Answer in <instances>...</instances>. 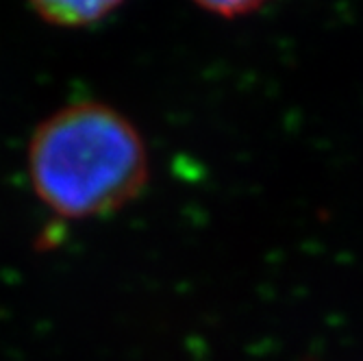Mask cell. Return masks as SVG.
<instances>
[{
	"label": "cell",
	"instance_id": "1",
	"mask_svg": "<svg viewBox=\"0 0 363 361\" xmlns=\"http://www.w3.org/2000/svg\"><path fill=\"white\" fill-rule=\"evenodd\" d=\"M150 161L135 124L85 101L48 116L28 144V177L40 203L63 220L120 211L148 183Z\"/></svg>",
	"mask_w": 363,
	"mask_h": 361
},
{
	"label": "cell",
	"instance_id": "2",
	"mask_svg": "<svg viewBox=\"0 0 363 361\" xmlns=\"http://www.w3.org/2000/svg\"><path fill=\"white\" fill-rule=\"evenodd\" d=\"M35 13L57 26H87L116 11L122 0H28Z\"/></svg>",
	"mask_w": 363,
	"mask_h": 361
},
{
	"label": "cell",
	"instance_id": "3",
	"mask_svg": "<svg viewBox=\"0 0 363 361\" xmlns=\"http://www.w3.org/2000/svg\"><path fill=\"white\" fill-rule=\"evenodd\" d=\"M198 7L222 18H240L261 9L270 0H194Z\"/></svg>",
	"mask_w": 363,
	"mask_h": 361
}]
</instances>
